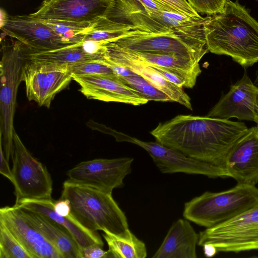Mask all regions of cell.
Returning a JSON list of instances; mask_svg holds the SVG:
<instances>
[{"instance_id":"cell-36","label":"cell","mask_w":258,"mask_h":258,"mask_svg":"<svg viewBox=\"0 0 258 258\" xmlns=\"http://www.w3.org/2000/svg\"><path fill=\"white\" fill-rule=\"evenodd\" d=\"M204 253L206 257H211L216 255L218 252L217 249L212 244H205L203 246Z\"/></svg>"},{"instance_id":"cell-25","label":"cell","mask_w":258,"mask_h":258,"mask_svg":"<svg viewBox=\"0 0 258 258\" xmlns=\"http://www.w3.org/2000/svg\"><path fill=\"white\" fill-rule=\"evenodd\" d=\"M108 246L110 257L145 258L147 250L145 243L134 234L130 238L119 237L109 233L102 234Z\"/></svg>"},{"instance_id":"cell-4","label":"cell","mask_w":258,"mask_h":258,"mask_svg":"<svg viewBox=\"0 0 258 258\" xmlns=\"http://www.w3.org/2000/svg\"><path fill=\"white\" fill-rule=\"evenodd\" d=\"M209 17L190 22L170 33L154 34L139 30L111 42L128 50L174 54L199 62L209 51L205 28Z\"/></svg>"},{"instance_id":"cell-38","label":"cell","mask_w":258,"mask_h":258,"mask_svg":"<svg viewBox=\"0 0 258 258\" xmlns=\"http://www.w3.org/2000/svg\"><path fill=\"white\" fill-rule=\"evenodd\" d=\"M254 85L258 87V71L256 73V78L254 81Z\"/></svg>"},{"instance_id":"cell-17","label":"cell","mask_w":258,"mask_h":258,"mask_svg":"<svg viewBox=\"0 0 258 258\" xmlns=\"http://www.w3.org/2000/svg\"><path fill=\"white\" fill-rule=\"evenodd\" d=\"M102 47L103 58L128 68L166 94L171 101L192 109L190 98L182 88L166 80L154 68L131 57L112 42L103 44Z\"/></svg>"},{"instance_id":"cell-33","label":"cell","mask_w":258,"mask_h":258,"mask_svg":"<svg viewBox=\"0 0 258 258\" xmlns=\"http://www.w3.org/2000/svg\"><path fill=\"white\" fill-rule=\"evenodd\" d=\"M53 209L58 215L67 217L71 214V208L69 201L67 199H60L54 201Z\"/></svg>"},{"instance_id":"cell-9","label":"cell","mask_w":258,"mask_h":258,"mask_svg":"<svg viewBox=\"0 0 258 258\" xmlns=\"http://www.w3.org/2000/svg\"><path fill=\"white\" fill-rule=\"evenodd\" d=\"M73 80L68 64L26 58L22 68L26 96L39 106L49 108L55 95Z\"/></svg>"},{"instance_id":"cell-7","label":"cell","mask_w":258,"mask_h":258,"mask_svg":"<svg viewBox=\"0 0 258 258\" xmlns=\"http://www.w3.org/2000/svg\"><path fill=\"white\" fill-rule=\"evenodd\" d=\"M15 204L25 200L51 199L52 180L45 166L30 154L15 130L11 156Z\"/></svg>"},{"instance_id":"cell-8","label":"cell","mask_w":258,"mask_h":258,"mask_svg":"<svg viewBox=\"0 0 258 258\" xmlns=\"http://www.w3.org/2000/svg\"><path fill=\"white\" fill-rule=\"evenodd\" d=\"M212 244L218 252L258 250V204L199 234L198 245Z\"/></svg>"},{"instance_id":"cell-12","label":"cell","mask_w":258,"mask_h":258,"mask_svg":"<svg viewBox=\"0 0 258 258\" xmlns=\"http://www.w3.org/2000/svg\"><path fill=\"white\" fill-rule=\"evenodd\" d=\"M110 135L118 142L137 145L146 150L163 173H184L217 178L216 171L209 165L158 142H145L112 130Z\"/></svg>"},{"instance_id":"cell-18","label":"cell","mask_w":258,"mask_h":258,"mask_svg":"<svg viewBox=\"0 0 258 258\" xmlns=\"http://www.w3.org/2000/svg\"><path fill=\"white\" fill-rule=\"evenodd\" d=\"M256 88L245 71L242 78L231 86L228 92L220 98L207 116L254 121Z\"/></svg>"},{"instance_id":"cell-22","label":"cell","mask_w":258,"mask_h":258,"mask_svg":"<svg viewBox=\"0 0 258 258\" xmlns=\"http://www.w3.org/2000/svg\"><path fill=\"white\" fill-rule=\"evenodd\" d=\"M17 207L23 217L42 233L57 249L63 258H81L80 248L68 232L37 213Z\"/></svg>"},{"instance_id":"cell-28","label":"cell","mask_w":258,"mask_h":258,"mask_svg":"<svg viewBox=\"0 0 258 258\" xmlns=\"http://www.w3.org/2000/svg\"><path fill=\"white\" fill-rule=\"evenodd\" d=\"M103 59L81 61L68 64L73 76L113 74L111 69L103 61Z\"/></svg>"},{"instance_id":"cell-10","label":"cell","mask_w":258,"mask_h":258,"mask_svg":"<svg viewBox=\"0 0 258 258\" xmlns=\"http://www.w3.org/2000/svg\"><path fill=\"white\" fill-rule=\"evenodd\" d=\"M134 159L120 157L96 159L83 161L69 170L68 180L112 194L116 188L124 185L123 180L132 171Z\"/></svg>"},{"instance_id":"cell-34","label":"cell","mask_w":258,"mask_h":258,"mask_svg":"<svg viewBox=\"0 0 258 258\" xmlns=\"http://www.w3.org/2000/svg\"><path fill=\"white\" fill-rule=\"evenodd\" d=\"M151 67V66H150ZM156 70L166 80L177 85V86L183 88H186L185 82L181 78L172 73L170 72L166 71L162 68L157 67H152Z\"/></svg>"},{"instance_id":"cell-1","label":"cell","mask_w":258,"mask_h":258,"mask_svg":"<svg viewBox=\"0 0 258 258\" xmlns=\"http://www.w3.org/2000/svg\"><path fill=\"white\" fill-rule=\"evenodd\" d=\"M248 129L243 122L229 119L178 115L150 133L163 145L208 164L218 177H226L228 155Z\"/></svg>"},{"instance_id":"cell-13","label":"cell","mask_w":258,"mask_h":258,"mask_svg":"<svg viewBox=\"0 0 258 258\" xmlns=\"http://www.w3.org/2000/svg\"><path fill=\"white\" fill-rule=\"evenodd\" d=\"M115 0H43L29 14L39 20L96 23L105 17Z\"/></svg>"},{"instance_id":"cell-32","label":"cell","mask_w":258,"mask_h":258,"mask_svg":"<svg viewBox=\"0 0 258 258\" xmlns=\"http://www.w3.org/2000/svg\"><path fill=\"white\" fill-rule=\"evenodd\" d=\"M103 62L109 67L113 73L121 77L130 76L137 75L128 68L113 62L107 59L103 58Z\"/></svg>"},{"instance_id":"cell-14","label":"cell","mask_w":258,"mask_h":258,"mask_svg":"<svg viewBox=\"0 0 258 258\" xmlns=\"http://www.w3.org/2000/svg\"><path fill=\"white\" fill-rule=\"evenodd\" d=\"M0 222L15 236L33 258H63L57 249L21 214L14 205L0 209Z\"/></svg>"},{"instance_id":"cell-6","label":"cell","mask_w":258,"mask_h":258,"mask_svg":"<svg viewBox=\"0 0 258 258\" xmlns=\"http://www.w3.org/2000/svg\"><path fill=\"white\" fill-rule=\"evenodd\" d=\"M1 61L0 140L9 161L13 149L14 117L22 66L29 48L16 40L2 45Z\"/></svg>"},{"instance_id":"cell-16","label":"cell","mask_w":258,"mask_h":258,"mask_svg":"<svg viewBox=\"0 0 258 258\" xmlns=\"http://www.w3.org/2000/svg\"><path fill=\"white\" fill-rule=\"evenodd\" d=\"M72 79L79 84L80 91L88 99L135 106L149 101L137 91L120 82L114 74L76 76Z\"/></svg>"},{"instance_id":"cell-26","label":"cell","mask_w":258,"mask_h":258,"mask_svg":"<svg viewBox=\"0 0 258 258\" xmlns=\"http://www.w3.org/2000/svg\"><path fill=\"white\" fill-rule=\"evenodd\" d=\"M117 77L120 82L137 91L148 101H171L166 94L140 75L117 76Z\"/></svg>"},{"instance_id":"cell-15","label":"cell","mask_w":258,"mask_h":258,"mask_svg":"<svg viewBox=\"0 0 258 258\" xmlns=\"http://www.w3.org/2000/svg\"><path fill=\"white\" fill-rule=\"evenodd\" d=\"M228 177L237 184L255 186L258 183V127L252 126L230 150L226 161Z\"/></svg>"},{"instance_id":"cell-29","label":"cell","mask_w":258,"mask_h":258,"mask_svg":"<svg viewBox=\"0 0 258 258\" xmlns=\"http://www.w3.org/2000/svg\"><path fill=\"white\" fill-rule=\"evenodd\" d=\"M166 8L169 12L178 13L190 18L201 19V17L187 0H153Z\"/></svg>"},{"instance_id":"cell-3","label":"cell","mask_w":258,"mask_h":258,"mask_svg":"<svg viewBox=\"0 0 258 258\" xmlns=\"http://www.w3.org/2000/svg\"><path fill=\"white\" fill-rule=\"evenodd\" d=\"M60 199L69 201L73 216L89 230H101L123 238H130L133 234L112 194L68 179L63 183Z\"/></svg>"},{"instance_id":"cell-5","label":"cell","mask_w":258,"mask_h":258,"mask_svg":"<svg viewBox=\"0 0 258 258\" xmlns=\"http://www.w3.org/2000/svg\"><path fill=\"white\" fill-rule=\"evenodd\" d=\"M258 204V188L237 184L217 192L206 191L184 204L183 216L210 228L223 223Z\"/></svg>"},{"instance_id":"cell-21","label":"cell","mask_w":258,"mask_h":258,"mask_svg":"<svg viewBox=\"0 0 258 258\" xmlns=\"http://www.w3.org/2000/svg\"><path fill=\"white\" fill-rule=\"evenodd\" d=\"M198 234L186 219H179L169 229L153 258H196Z\"/></svg>"},{"instance_id":"cell-2","label":"cell","mask_w":258,"mask_h":258,"mask_svg":"<svg viewBox=\"0 0 258 258\" xmlns=\"http://www.w3.org/2000/svg\"><path fill=\"white\" fill-rule=\"evenodd\" d=\"M209 51L230 56L242 67L258 62V22L238 1L227 0L224 11L205 23Z\"/></svg>"},{"instance_id":"cell-23","label":"cell","mask_w":258,"mask_h":258,"mask_svg":"<svg viewBox=\"0 0 258 258\" xmlns=\"http://www.w3.org/2000/svg\"><path fill=\"white\" fill-rule=\"evenodd\" d=\"M27 58L65 64L103 58V57L90 53L87 50L84 42L42 51L33 52L30 49Z\"/></svg>"},{"instance_id":"cell-24","label":"cell","mask_w":258,"mask_h":258,"mask_svg":"<svg viewBox=\"0 0 258 258\" xmlns=\"http://www.w3.org/2000/svg\"><path fill=\"white\" fill-rule=\"evenodd\" d=\"M139 30L131 24L111 20L105 17L85 34L83 42L91 41L103 44Z\"/></svg>"},{"instance_id":"cell-31","label":"cell","mask_w":258,"mask_h":258,"mask_svg":"<svg viewBox=\"0 0 258 258\" xmlns=\"http://www.w3.org/2000/svg\"><path fill=\"white\" fill-rule=\"evenodd\" d=\"M103 247L93 245L80 249L81 258H107L110 257L109 250L105 251Z\"/></svg>"},{"instance_id":"cell-35","label":"cell","mask_w":258,"mask_h":258,"mask_svg":"<svg viewBox=\"0 0 258 258\" xmlns=\"http://www.w3.org/2000/svg\"><path fill=\"white\" fill-rule=\"evenodd\" d=\"M0 159L1 167L0 173L3 175L8 178L12 183L13 181L12 169H10L9 161L6 159L3 150L2 142L0 141Z\"/></svg>"},{"instance_id":"cell-37","label":"cell","mask_w":258,"mask_h":258,"mask_svg":"<svg viewBox=\"0 0 258 258\" xmlns=\"http://www.w3.org/2000/svg\"><path fill=\"white\" fill-rule=\"evenodd\" d=\"M255 118L254 122L258 127V87L256 88L255 92V106H254Z\"/></svg>"},{"instance_id":"cell-30","label":"cell","mask_w":258,"mask_h":258,"mask_svg":"<svg viewBox=\"0 0 258 258\" xmlns=\"http://www.w3.org/2000/svg\"><path fill=\"white\" fill-rule=\"evenodd\" d=\"M197 12L213 15L224 11L227 0H187Z\"/></svg>"},{"instance_id":"cell-20","label":"cell","mask_w":258,"mask_h":258,"mask_svg":"<svg viewBox=\"0 0 258 258\" xmlns=\"http://www.w3.org/2000/svg\"><path fill=\"white\" fill-rule=\"evenodd\" d=\"M113 43L131 57L149 66L162 68L176 75L185 82L186 88H192L201 73L199 62L189 58L174 54L133 51Z\"/></svg>"},{"instance_id":"cell-19","label":"cell","mask_w":258,"mask_h":258,"mask_svg":"<svg viewBox=\"0 0 258 258\" xmlns=\"http://www.w3.org/2000/svg\"><path fill=\"white\" fill-rule=\"evenodd\" d=\"M52 199L40 200H25L14 205L34 211L57 224L72 236L80 249L93 245L103 246V242L97 231L84 227L72 214L67 217L57 214L53 209Z\"/></svg>"},{"instance_id":"cell-27","label":"cell","mask_w":258,"mask_h":258,"mask_svg":"<svg viewBox=\"0 0 258 258\" xmlns=\"http://www.w3.org/2000/svg\"><path fill=\"white\" fill-rule=\"evenodd\" d=\"M0 257L33 258L15 236L0 222Z\"/></svg>"},{"instance_id":"cell-11","label":"cell","mask_w":258,"mask_h":258,"mask_svg":"<svg viewBox=\"0 0 258 258\" xmlns=\"http://www.w3.org/2000/svg\"><path fill=\"white\" fill-rule=\"evenodd\" d=\"M1 29L32 51L57 49L74 44L67 41L49 26L26 15L10 16L1 11Z\"/></svg>"}]
</instances>
